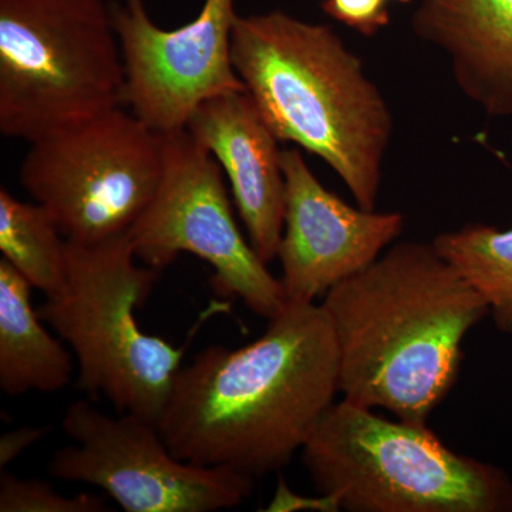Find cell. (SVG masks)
Segmentation results:
<instances>
[{
    "label": "cell",
    "mask_w": 512,
    "mask_h": 512,
    "mask_svg": "<svg viewBox=\"0 0 512 512\" xmlns=\"http://www.w3.org/2000/svg\"><path fill=\"white\" fill-rule=\"evenodd\" d=\"M163 136L164 170L156 195L128 231L137 258L158 271L191 254L214 269L212 286L249 311L274 319L288 302L281 279L245 239L221 165L187 130Z\"/></svg>",
    "instance_id": "cell-8"
},
{
    "label": "cell",
    "mask_w": 512,
    "mask_h": 512,
    "mask_svg": "<svg viewBox=\"0 0 512 512\" xmlns=\"http://www.w3.org/2000/svg\"><path fill=\"white\" fill-rule=\"evenodd\" d=\"M320 305L338 345L339 393L421 426L457 383L468 332L490 315L433 242L394 245Z\"/></svg>",
    "instance_id": "cell-2"
},
{
    "label": "cell",
    "mask_w": 512,
    "mask_h": 512,
    "mask_svg": "<svg viewBox=\"0 0 512 512\" xmlns=\"http://www.w3.org/2000/svg\"><path fill=\"white\" fill-rule=\"evenodd\" d=\"M296 510H316V511H339V505L328 495L319 494L318 497H299L292 493L284 481L278 485V490L272 503L269 504L268 511H296Z\"/></svg>",
    "instance_id": "cell-20"
},
{
    "label": "cell",
    "mask_w": 512,
    "mask_h": 512,
    "mask_svg": "<svg viewBox=\"0 0 512 512\" xmlns=\"http://www.w3.org/2000/svg\"><path fill=\"white\" fill-rule=\"evenodd\" d=\"M163 170V136L117 107L30 143L19 180L67 241L87 245L127 234Z\"/></svg>",
    "instance_id": "cell-7"
},
{
    "label": "cell",
    "mask_w": 512,
    "mask_h": 512,
    "mask_svg": "<svg viewBox=\"0 0 512 512\" xmlns=\"http://www.w3.org/2000/svg\"><path fill=\"white\" fill-rule=\"evenodd\" d=\"M185 130L214 156L231 185L249 242L262 261L278 258L285 227L286 181L278 138L245 92L201 104Z\"/></svg>",
    "instance_id": "cell-12"
},
{
    "label": "cell",
    "mask_w": 512,
    "mask_h": 512,
    "mask_svg": "<svg viewBox=\"0 0 512 512\" xmlns=\"http://www.w3.org/2000/svg\"><path fill=\"white\" fill-rule=\"evenodd\" d=\"M389 2H392V0H389ZM394 2L402 3V5H404V3H410L412 0H394Z\"/></svg>",
    "instance_id": "cell-21"
},
{
    "label": "cell",
    "mask_w": 512,
    "mask_h": 512,
    "mask_svg": "<svg viewBox=\"0 0 512 512\" xmlns=\"http://www.w3.org/2000/svg\"><path fill=\"white\" fill-rule=\"evenodd\" d=\"M285 227L279 244L281 284L288 303H315L375 262L402 234L399 212L353 208L323 187L296 148L282 150Z\"/></svg>",
    "instance_id": "cell-11"
},
{
    "label": "cell",
    "mask_w": 512,
    "mask_h": 512,
    "mask_svg": "<svg viewBox=\"0 0 512 512\" xmlns=\"http://www.w3.org/2000/svg\"><path fill=\"white\" fill-rule=\"evenodd\" d=\"M126 106L106 0H0V133L40 138Z\"/></svg>",
    "instance_id": "cell-6"
},
{
    "label": "cell",
    "mask_w": 512,
    "mask_h": 512,
    "mask_svg": "<svg viewBox=\"0 0 512 512\" xmlns=\"http://www.w3.org/2000/svg\"><path fill=\"white\" fill-rule=\"evenodd\" d=\"M343 399L302 448L319 494L350 512H512L503 468L461 456L427 426Z\"/></svg>",
    "instance_id": "cell-4"
},
{
    "label": "cell",
    "mask_w": 512,
    "mask_h": 512,
    "mask_svg": "<svg viewBox=\"0 0 512 512\" xmlns=\"http://www.w3.org/2000/svg\"><path fill=\"white\" fill-rule=\"evenodd\" d=\"M126 67V106L160 134L185 130L205 101L245 92L232 63L235 0H205L187 25L161 29L144 0L111 2Z\"/></svg>",
    "instance_id": "cell-10"
},
{
    "label": "cell",
    "mask_w": 512,
    "mask_h": 512,
    "mask_svg": "<svg viewBox=\"0 0 512 512\" xmlns=\"http://www.w3.org/2000/svg\"><path fill=\"white\" fill-rule=\"evenodd\" d=\"M67 239L43 205L20 201L0 188V251L33 288L46 298L66 282Z\"/></svg>",
    "instance_id": "cell-15"
},
{
    "label": "cell",
    "mask_w": 512,
    "mask_h": 512,
    "mask_svg": "<svg viewBox=\"0 0 512 512\" xmlns=\"http://www.w3.org/2000/svg\"><path fill=\"white\" fill-rule=\"evenodd\" d=\"M414 33L440 47L488 117H512V0H421Z\"/></svg>",
    "instance_id": "cell-13"
},
{
    "label": "cell",
    "mask_w": 512,
    "mask_h": 512,
    "mask_svg": "<svg viewBox=\"0 0 512 512\" xmlns=\"http://www.w3.org/2000/svg\"><path fill=\"white\" fill-rule=\"evenodd\" d=\"M32 288L0 259V387L9 396L57 392L72 380V355L43 326Z\"/></svg>",
    "instance_id": "cell-14"
},
{
    "label": "cell",
    "mask_w": 512,
    "mask_h": 512,
    "mask_svg": "<svg viewBox=\"0 0 512 512\" xmlns=\"http://www.w3.org/2000/svg\"><path fill=\"white\" fill-rule=\"evenodd\" d=\"M106 503L99 495L57 493L46 481L23 480L3 471L0 474V512H101Z\"/></svg>",
    "instance_id": "cell-17"
},
{
    "label": "cell",
    "mask_w": 512,
    "mask_h": 512,
    "mask_svg": "<svg viewBox=\"0 0 512 512\" xmlns=\"http://www.w3.org/2000/svg\"><path fill=\"white\" fill-rule=\"evenodd\" d=\"M338 392L325 309L288 303L255 342L208 346L181 366L157 426L180 460L264 477L305 447Z\"/></svg>",
    "instance_id": "cell-1"
},
{
    "label": "cell",
    "mask_w": 512,
    "mask_h": 512,
    "mask_svg": "<svg viewBox=\"0 0 512 512\" xmlns=\"http://www.w3.org/2000/svg\"><path fill=\"white\" fill-rule=\"evenodd\" d=\"M138 261L128 232L99 244L67 241L66 282L39 315L72 348L79 389L157 424L185 346L141 329L136 312L160 271Z\"/></svg>",
    "instance_id": "cell-5"
},
{
    "label": "cell",
    "mask_w": 512,
    "mask_h": 512,
    "mask_svg": "<svg viewBox=\"0 0 512 512\" xmlns=\"http://www.w3.org/2000/svg\"><path fill=\"white\" fill-rule=\"evenodd\" d=\"M433 245L483 296L495 328L512 333V228L470 224L437 235Z\"/></svg>",
    "instance_id": "cell-16"
},
{
    "label": "cell",
    "mask_w": 512,
    "mask_h": 512,
    "mask_svg": "<svg viewBox=\"0 0 512 512\" xmlns=\"http://www.w3.org/2000/svg\"><path fill=\"white\" fill-rule=\"evenodd\" d=\"M47 427L23 426L0 437V468L8 467L20 454L46 436Z\"/></svg>",
    "instance_id": "cell-19"
},
{
    "label": "cell",
    "mask_w": 512,
    "mask_h": 512,
    "mask_svg": "<svg viewBox=\"0 0 512 512\" xmlns=\"http://www.w3.org/2000/svg\"><path fill=\"white\" fill-rule=\"evenodd\" d=\"M232 63L278 141L325 161L375 211L393 117L335 30L281 10L238 15Z\"/></svg>",
    "instance_id": "cell-3"
},
{
    "label": "cell",
    "mask_w": 512,
    "mask_h": 512,
    "mask_svg": "<svg viewBox=\"0 0 512 512\" xmlns=\"http://www.w3.org/2000/svg\"><path fill=\"white\" fill-rule=\"evenodd\" d=\"M389 0H323L330 18L366 37L376 36L390 25Z\"/></svg>",
    "instance_id": "cell-18"
},
{
    "label": "cell",
    "mask_w": 512,
    "mask_h": 512,
    "mask_svg": "<svg viewBox=\"0 0 512 512\" xmlns=\"http://www.w3.org/2000/svg\"><path fill=\"white\" fill-rule=\"evenodd\" d=\"M74 446L60 448L50 476L96 485L127 512H214L244 503L255 478L229 468L202 467L171 453L153 421L110 417L77 400L64 413Z\"/></svg>",
    "instance_id": "cell-9"
}]
</instances>
